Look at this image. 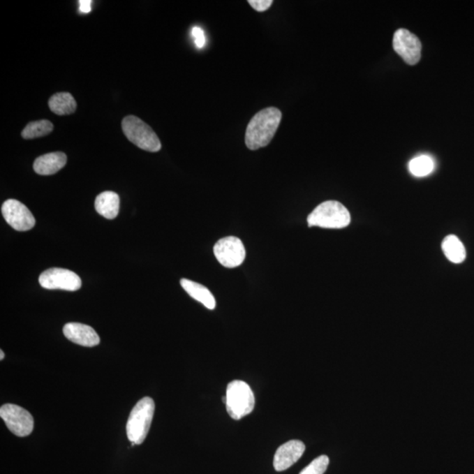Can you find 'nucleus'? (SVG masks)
<instances>
[{
  "label": "nucleus",
  "mask_w": 474,
  "mask_h": 474,
  "mask_svg": "<svg viewBox=\"0 0 474 474\" xmlns=\"http://www.w3.org/2000/svg\"><path fill=\"white\" fill-rule=\"evenodd\" d=\"M282 114L279 109L267 108L258 112L249 122L245 143L251 151L264 148L274 138L281 124Z\"/></svg>",
  "instance_id": "f257e3e1"
},
{
  "label": "nucleus",
  "mask_w": 474,
  "mask_h": 474,
  "mask_svg": "<svg viewBox=\"0 0 474 474\" xmlns=\"http://www.w3.org/2000/svg\"><path fill=\"white\" fill-rule=\"evenodd\" d=\"M155 413V402L151 398L140 400L132 409L127 424V436L132 445H141L151 428Z\"/></svg>",
  "instance_id": "f03ea898"
},
{
  "label": "nucleus",
  "mask_w": 474,
  "mask_h": 474,
  "mask_svg": "<svg viewBox=\"0 0 474 474\" xmlns=\"http://www.w3.org/2000/svg\"><path fill=\"white\" fill-rule=\"evenodd\" d=\"M309 227L343 228L350 223V214L343 204L336 200L325 201L313 209L308 217Z\"/></svg>",
  "instance_id": "7ed1b4c3"
},
{
  "label": "nucleus",
  "mask_w": 474,
  "mask_h": 474,
  "mask_svg": "<svg viewBox=\"0 0 474 474\" xmlns=\"http://www.w3.org/2000/svg\"><path fill=\"white\" fill-rule=\"evenodd\" d=\"M223 401L228 415L234 420H240L250 415L255 407L253 392L246 382L242 380H234L228 385Z\"/></svg>",
  "instance_id": "20e7f679"
},
{
  "label": "nucleus",
  "mask_w": 474,
  "mask_h": 474,
  "mask_svg": "<svg viewBox=\"0 0 474 474\" xmlns=\"http://www.w3.org/2000/svg\"><path fill=\"white\" fill-rule=\"evenodd\" d=\"M122 131L127 138L138 148L149 152L161 149V142L153 129L134 115H128L122 121Z\"/></svg>",
  "instance_id": "39448f33"
},
{
  "label": "nucleus",
  "mask_w": 474,
  "mask_h": 474,
  "mask_svg": "<svg viewBox=\"0 0 474 474\" xmlns=\"http://www.w3.org/2000/svg\"><path fill=\"white\" fill-rule=\"evenodd\" d=\"M0 417L5 422L9 431L20 438L31 434L34 429L32 415L25 408L13 404L3 405L0 408Z\"/></svg>",
  "instance_id": "423d86ee"
},
{
  "label": "nucleus",
  "mask_w": 474,
  "mask_h": 474,
  "mask_svg": "<svg viewBox=\"0 0 474 474\" xmlns=\"http://www.w3.org/2000/svg\"><path fill=\"white\" fill-rule=\"evenodd\" d=\"M214 253L218 262L224 267L235 268L243 264L246 251L239 238L227 237L217 242Z\"/></svg>",
  "instance_id": "0eeeda50"
},
{
  "label": "nucleus",
  "mask_w": 474,
  "mask_h": 474,
  "mask_svg": "<svg viewBox=\"0 0 474 474\" xmlns=\"http://www.w3.org/2000/svg\"><path fill=\"white\" fill-rule=\"evenodd\" d=\"M39 283L45 289H60L70 292L77 291L82 286L80 276L63 268H51L43 272L40 275Z\"/></svg>",
  "instance_id": "6e6552de"
},
{
  "label": "nucleus",
  "mask_w": 474,
  "mask_h": 474,
  "mask_svg": "<svg viewBox=\"0 0 474 474\" xmlns=\"http://www.w3.org/2000/svg\"><path fill=\"white\" fill-rule=\"evenodd\" d=\"M393 46L395 52L409 66H415L421 59L422 43L418 37L407 29H398L394 33Z\"/></svg>",
  "instance_id": "1a4fd4ad"
},
{
  "label": "nucleus",
  "mask_w": 474,
  "mask_h": 474,
  "mask_svg": "<svg viewBox=\"0 0 474 474\" xmlns=\"http://www.w3.org/2000/svg\"><path fill=\"white\" fill-rule=\"evenodd\" d=\"M1 211L6 223L17 231H27L35 227V217L25 205L19 200L5 201Z\"/></svg>",
  "instance_id": "9d476101"
},
{
  "label": "nucleus",
  "mask_w": 474,
  "mask_h": 474,
  "mask_svg": "<svg viewBox=\"0 0 474 474\" xmlns=\"http://www.w3.org/2000/svg\"><path fill=\"white\" fill-rule=\"evenodd\" d=\"M306 446L299 440H291L279 447L274 459V469L282 472L295 465L304 453Z\"/></svg>",
  "instance_id": "9b49d317"
},
{
  "label": "nucleus",
  "mask_w": 474,
  "mask_h": 474,
  "mask_svg": "<svg viewBox=\"0 0 474 474\" xmlns=\"http://www.w3.org/2000/svg\"><path fill=\"white\" fill-rule=\"evenodd\" d=\"M63 332L67 339L78 346L94 347L101 342L97 332L91 327L83 323H67L64 325Z\"/></svg>",
  "instance_id": "f8f14e48"
},
{
  "label": "nucleus",
  "mask_w": 474,
  "mask_h": 474,
  "mask_svg": "<svg viewBox=\"0 0 474 474\" xmlns=\"http://www.w3.org/2000/svg\"><path fill=\"white\" fill-rule=\"evenodd\" d=\"M67 156L63 152L49 153L39 156L34 163V170L39 175H53L66 166Z\"/></svg>",
  "instance_id": "ddd939ff"
},
{
  "label": "nucleus",
  "mask_w": 474,
  "mask_h": 474,
  "mask_svg": "<svg viewBox=\"0 0 474 474\" xmlns=\"http://www.w3.org/2000/svg\"><path fill=\"white\" fill-rule=\"evenodd\" d=\"M95 209L107 219H114L120 210V197L110 191L101 193L95 200Z\"/></svg>",
  "instance_id": "4468645a"
},
{
  "label": "nucleus",
  "mask_w": 474,
  "mask_h": 474,
  "mask_svg": "<svg viewBox=\"0 0 474 474\" xmlns=\"http://www.w3.org/2000/svg\"><path fill=\"white\" fill-rule=\"evenodd\" d=\"M182 288L188 295L197 302L202 303L207 309L213 310L216 309V302L212 292L203 285L199 283L189 281V279H182L180 281Z\"/></svg>",
  "instance_id": "2eb2a0df"
},
{
  "label": "nucleus",
  "mask_w": 474,
  "mask_h": 474,
  "mask_svg": "<svg viewBox=\"0 0 474 474\" xmlns=\"http://www.w3.org/2000/svg\"><path fill=\"white\" fill-rule=\"evenodd\" d=\"M442 249L445 257L453 264H460V262L465 261L466 257V248L456 235H447L443 241Z\"/></svg>",
  "instance_id": "dca6fc26"
},
{
  "label": "nucleus",
  "mask_w": 474,
  "mask_h": 474,
  "mask_svg": "<svg viewBox=\"0 0 474 474\" xmlns=\"http://www.w3.org/2000/svg\"><path fill=\"white\" fill-rule=\"evenodd\" d=\"M50 110L57 115H68L73 114L77 109L76 101L73 95L68 93H59L53 95L50 98Z\"/></svg>",
  "instance_id": "f3484780"
},
{
  "label": "nucleus",
  "mask_w": 474,
  "mask_h": 474,
  "mask_svg": "<svg viewBox=\"0 0 474 474\" xmlns=\"http://www.w3.org/2000/svg\"><path fill=\"white\" fill-rule=\"evenodd\" d=\"M409 172L415 177H426L435 169V162L428 155H421L413 158L408 163Z\"/></svg>",
  "instance_id": "a211bd4d"
},
{
  "label": "nucleus",
  "mask_w": 474,
  "mask_h": 474,
  "mask_svg": "<svg viewBox=\"0 0 474 474\" xmlns=\"http://www.w3.org/2000/svg\"><path fill=\"white\" fill-rule=\"evenodd\" d=\"M54 126L50 121L42 120L30 122L23 129L22 135L24 139H36L43 138L53 131Z\"/></svg>",
  "instance_id": "6ab92c4d"
},
{
  "label": "nucleus",
  "mask_w": 474,
  "mask_h": 474,
  "mask_svg": "<svg viewBox=\"0 0 474 474\" xmlns=\"http://www.w3.org/2000/svg\"><path fill=\"white\" fill-rule=\"evenodd\" d=\"M329 459L328 456L322 455L313 460L306 468L303 469L299 474H323L328 468Z\"/></svg>",
  "instance_id": "aec40b11"
},
{
  "label": "nucleus",
  "mask_w": 474,
  "mask_h": 474,
  "mask_svg": "<svg viewBox=\"0 0 474 474\" xmlns=\"http://www.w3.org/2000/svg\"><path fill=\"white\" fill-rule=\"evenodd\" d=\"M192 36L194 39V43H195V45L198 47V49H202L205 45H206V36H205V34L203 31V29H201L200 27H193L192 29Z\"/></svg>",
  "instance_id": "412c9836"
},
{
  "label": "nucleus",
  "mask_w": 474,
  "mask_h": 474,
  "mask_svg": "<svg viewBox=\"0 0 474 474\" xmlns=\"http://www.w3.org/2000/svg\"><path fill=\"white\" fill-rule=\"evenodd\" d=\"M248 3L255 11L265 12L271 8L274 1L272 0H250Z\"/></svg>",
  "instance_id": "4be33fe9"
},
{
  "label": "nucleus",
  "mask_w": 474,
  "mask_h": 474,
  "mask_svg": "<svg viewBox=\"0 0 474 474\" xmlns=\"http://www.w3.org/2000/svg\"><path fill=\"white\" fill-rule=\"evenodd\" d=\"M80 11L84 13H88L91 12V0H81L80 1Z\"/></svg>",
  "instance_id": "5701e85b"
},
{
  "label": "nucleus",
  "mask_w": 474,
  "mask_h": 474,
  "mask_svg": "<svg viewBox=\"0 0 474 474\" xmlns=\"http://www.w3.org/2000/svg\"><path fill=\"white\" fill-rule=\"evenodd\" d=\"M4 357H5L4 351H3V350H0V360H4Z\"/></svg>",
  "instance_id": "b1692460"
}]
</instances>
